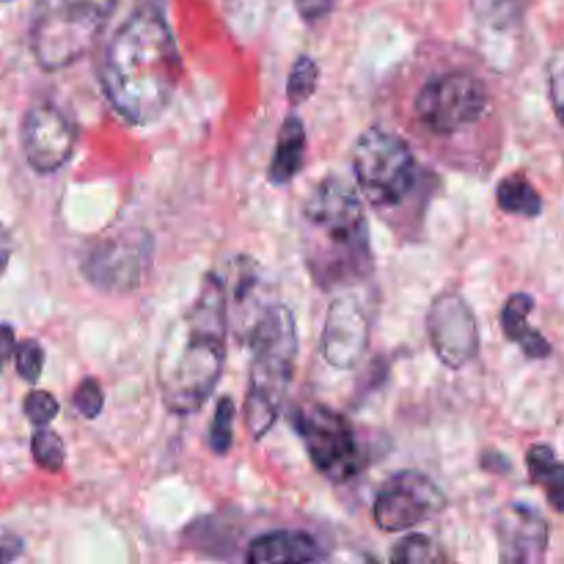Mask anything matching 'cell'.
<instances>
[{
	"label": "cell",
	"instance_id": "obj_6",
	"mask_svg": "<svg viewBox=\"0 0 564 564\" xmlns=\"http://www.w3.org/2000/svg\"><path fill=\"white\" fill-rule=\"evenodd\" d=\"M416 169L411 147L383 127H369L352 147V174L375 207L405 202L416 187Z\"/></svg>",
	"mask_w": 564,
	"mask_h": 564
},
{
	"label": "cell",
	"instance_id": "obj_10",
	"mask_svg": "<svg viewBox=\"0 0 564 564\" xmlns=\"http://www.w3.org/2000/svg\"><path fill=\"white\" fill-rule=\"evenodd\" d=\"M77 127L66 110L53 102H36L22 119V152L39 174H53L72 158Z\"/></svg>",
	"mask_w": 564,
	"mask_h": 564
},
{
	"label": "cell",
	"instance_id": "obj_12",
	"mask_svg": "<svg viewBox=\"0 0 564 564\" xmlns=\"http://www.w3.org/2000/svg\"><path fill=\"white\" fill-rule=\"evenodd\" d=\"M149 262V240L143 235H119L102 240L83 262L88 279L108 292H130L141 284Z\"/></svg>",
	"mask_w": 564,
	"mask_h": 564
},
{
	"label": "cell",
	"instance_id": "obj_5",
	"mask_svg": "<svg viewBox=\"0 0 564 564\" xmlns=\"http://www.w3.org/2000/svg\"><path fill=\"white\" fill-rule=\"evenodd\" d=\"M119 0H36L31 50L42 69L55 72L80 61L108 25Z\"/></svg>",
	"mask_w": 564,
	"mask_h": 564
},
{
	"label": "cell",
	"instance_id": "obj_14",
	"mask_svg": "<svg viewBox=\"0 0 564 564\" xmlns=\"http://www.w3.org/2000/svg\"><path fill=\"white\" fill-rule=\"evenodd\" d=\"M499 545L501 562L527 564L543 562L545 549H549V523L534 512L532 507L510 505L499 516Z\"/></svg>",
	"mask_w": 564,
	"mask_h": 564
},
{
	"label": "cell",
	"instance_id": "obj_28",
	"mask_svg": "<svg viewBox=\"0 0 564 564\" xmlns=\"http://www.w3.org/2000/svg\"><path fill=\"white\" fill-rule=\"evenodd\" d=\"M72 402H75V408H77V413H80V416L94 419V416H99V411H102L105 394H102V389H99L97 380L88 378V380H83L80 386H77Z\"/></svg>",
	"mask_w": 564,
	"mask_h": 564
},
{
	"label": "cell",
	"instance_id": "obj_24",
	"mask_svg": "<svg viewBox=\"0 0 564 564\" xmlns=\"http://www.w3.org/2000/svg\"><path fill=\"white\" fill-rule=\"evenodd\" d=\"M391 560L400 564H424L441 560V554L435 551L433 540L424 538V534H413V538H405L394 551H391Z\"/></svg>",
	"mask_w": 564,
	"mask_h": 564
},
{
	"label": "cell",
	"instance_id": "obj_26",
	"mask_svg": "<svg viewBox=\"0 0 564 564\" xmlns=\"http://www.w3.org/2000/svg\"><path fill=\"white\" fill-rule=\"evenodd\" d=\"M22 408H25V416L31 419L36 427H47V424L58 416V400H55L53 394H47V391H31V394L25 397V402H22Z\"/></svg>",
	"mask_w": 564,
	"mask_h": 564
},
{
	"label": "cell",
	"instance_id": "obj_27",
	"mask_svg": "<svg viewBox=\"0 0 564 564\" xmlns=\"http://www.w3.org/2000/svg\"><path fill=\"white\" fill-rule=\"evenodd\" d=\"M549 94L556 119H560L564 127V44L554 50V55H551L549 61Z\"/></svg>",
	"mask_w": 564,
	"mask_h": 564
},
{
	"label": "cell",
	"instance_id": "obj_16",
	"mask_svg": "<svg viewBox=\"0 0 564 564\" xmlns=\"http://www.w3.org/2000/svg\"><path fill=\"white\" fill-rule=\"evenodd\" d=\"M323 549L306 532H270L253 540L246 551V560L253 564L268 562H317Z\"/></svg>",
	"mask_w": 564,
	"mask_h": 564
},
{
	"label": "cell",
	"instance_id": "obj_11",
	"mask_svg": "<svg viewBox=\"0 0 564 564\" xmlns=\"http://www.w3.org/2000/svg\"><path fill=\"white\" fill-rule=\"evenodd\" d=\"M427 334L433 341V350L449 369H460L471 364L479 352V330L477 317L471 306L455 292L435 297L430 306Z\"/></svg>",
	"mask_w": 564,
	"mask_h": 564
},
{
	"label": "cell",
	"instance_id": "obj_8",
	"mask_svg": "<svg viewBox=\"0 0 564 564\" xmlns=\"http://www.w3.org/2000/svg\"><path fill=\"white\" fill-rule=\"evenodd\" d=\"M295 427L306 444L314 468L330 482H347L364 466L352 424L341 413L325 405H303L295 416Z\"/></svg>",
	"mask_w": 564,
	"mask_h": 564
},
{
	"label": "cell",
	"instance_id": "obj_29",
	"mask_svg": "<svg viewBox=\"0 0 564 564\" xmlns=\"http://www.w3.org/2000/svg\"><path fill=\"white\" fill-rule=\"evenodd\" d=\"M297 3V11H301L303 20L314 22L319 20V17H325L330 11V6H334V0H295Z\"/></svg>",
	"mask_w": 564,
	"mask_h": 564
},
{
	"label": "cell",
	"instance_id": "obj_15",
	"mask_svg": "<svg viewBox=\"0 0 564 564\" xmlns=\"http://www.w3.org/2000/svg\"><path fill=\"white\" fill-rule=\"evenodd\" d=\"M226 301H229V325H235V336L251 341L257 325L273 306L264 303V275L257 262L248 257L237 259L231 284H226Z\"/></svg>",
	"mask_w": 564,
	"mask_h": 564
},
{
	"label": "cell",
	"instance_id": "obj_31",
	"mask_svg": "<svg viewBox=\"0 0 564 564\" xmlns=\"http://www.w3.org/2000/svg\"><path fill=\"white\" fill-rule=\"evenodd\" d=\"M11 352H14V330H11L9 325L0 323V369L6 367V361L11 358Z\"/></svg>",
	"mask_w": 564,
	"mask_h": 564
},
{
	"label": "cell",
	"instance_id": "obj_19",
	"mask_svg": "<svg viewBox=\"0 0 564 564\" xmlns=\"http://www.w3.org/2000/svg\"><path fill=\"white\" fill-rule=\"evenodd\" d=\"M529 474H532V482L538 488H543V494L549 496L551 505L556 510L564 512V463L554 455V449L549 446H532L527 455Z\"/></svg>",
	"mask_w": 564,
	"mask_h": 564
},
{
	"label": "cell",
	"instance_id": "obj_21",
	"mask_svg": "<svg viewBox=\"0 0 564 564\" xmlns=\"http://www.w3.org/2000/svg\"><path fill=\"white\" fill-rule=\"evenodd\" d=\"M31 449H33V460H36V466L44 468V471L55 474L64 468V460H66L64 441H61L53 430L39 427L36 433H33Z\"/></svg>",
	"mask_w": 564,
	"mask_h": 564
},
{
	"label": "cell",
	"instance_id": "obj_9",
	"mask_svg": "<svg viewBox=\"0 0 564 564\" xmlns=\"http://www.w3.org/2000/svg\"><path fill=\"white\" fill-rule=\"evenodd\" d=\"M444 510V494L424 474L400 471L378 490L375 523L383 532H405Z\"/></svg>",
	"mask_w": 564,
	"mask_h": 564
},
{
	"label": "cell",
	"instance_id": "obj_22",
	"mask_svg": "<svg viewBox=\"0 0 564 564\" xmlns=\"http://www.w3.org/2000/svg\"><path fill=\"white\" fill-rule=\"evenodd\" d=\"M317 80H319V69L317 64H314V58L301 55V58L295 61V66H292L290 83H286V97H290V102L295 105L306 102V99L317 91Z\"/></svg>",
	"mask_w": 564,
	"mask_h": 564
},
{
	"label": "cell",
	"instance_id": "obj_7",
	"mask_svg": "<svg viewBox=\"0 0 564 564\" xmlns=\"http://www.w3.org/2000/svg\"><path fill=\"white\" fill-rule=\"evenodd\" d=\"M488 86L474 72H446L422 86L413 113L435 135H455L488 110Z\"/></svg>",
	"mask_w": 564,
	"mask_h": 564
},
{
	"label": "cell",
	"instance_id": "obj_23",
	"mask_svg": "<svg viewBox=\"0 0 564 564\" xmlns=\"http://www.w3.org/2000/svg\"><path fill=\"white\" fill-rule=\"evenodd\" d=\"M231 424H235V400L224 397L215 408L213 427H209V449L215 455H226L231 449Z\"/></svg>",
	"mask_w": 564,
	"mask_h": 564
},
{
	"label": "cell",
	"instance_id": "obj_4",
	"mask_svg": "<svg viewBox=\"0 0 564 564\" xmlns=\"http://www.w3.org/2000/svg\"><path fill=\"white\" fill-rule=\"evenodd\" d=\"M251 380L246 397V424L253 438H264L279 419L286 389L295 375L297 328L286 306L273 303L251 336Z\"/></svg>",
	"mask_w": 564,
	"mask_h": 564
},
{
	"label": "cell",
	"instance_id": "obj_32",
	"mask_svg": "<svg viewBox=\"0 0 564 564\" xmlns=\"http://www.w3.org/2000/svg\"><path fill=\"white\" fill-rule=\"evenodd\" d=\"M9 259H11V240L9 235H6L3 224H0V275H3V270L9 268Z\"/></svg>",
	"mask_w": 564,
	"mask_h": 564
},
{
	"label": "cell",
	"instance_id": "obj_25",
	"mask_svg": "<svg viewBox=\"0 0 564 564\" xmlns=\"http://www.w3.org/2000/svg\"><path fill=\"white\" fill-rule=\"evenodd\" d=\"M14 356H17V372H20V378L31 386L36 383V380L42 378V367H44L42 345L33 339L20 341L14 350Z\"/></svg>",
	"mask_w": 564,
	"mask_h": 564
},
{
	"label": "cell",
	"instance_id": "obj_3",
	"mask_svg": "<svg viewBox=\"0 0 564 564\" xmlns=\"http://www.w3.org/2000/svg\"><path fill=\"white\" fill-rule=\"evenodd\" d=\"M303 251L308 273L323 290H341L372 273L364 204L339 176H325L303 204Z\"/></svg>",
	"mask_w": 564,
	"mask_h": 564
},
{
	"label": "cell",
	"instance_id": "obj_33",
	"mask_svg": "<svg viewBox=\"0 0 564 564\" xmlns=\"http://www.w3.org/2000/svg\"><path fill=\"white\" fill-rule=\"evenodd\" d=\"M512 3H516V0H485L482 14H505V11L512 9Z\"/></svg>",
	"mask_w": 564,
	"mask_h": 564
},
{
	"label": "cell",
	"instance_id": "obj_13",
	"mask_svg": "<svg viewBox=\"0 0 564 564\" xmlns=\"http://www.w3.org/2000/svg\"><path fill=\"white\" fill-rule=\"evenodd\" d=\"M369 345V314L356 295H339L325 314L319 352L334 369H352Z\"/></svg>",
	"mask_w": 564,
	"mask_h": 564
},
{
	"label": "cell",
	"instance_id": "obj_17",
	"mask_svg": "<svg viewBox=\"0 0 564 564\" xmlns=\"http://www.w3.org/2000/svg\"><path fill=\"white\" fill-rule=\"evenodd\" d=\"M532 308V295H523V292L512 295L510 301L505 303V308H501V328H505L507 339L521 345V350L527 352L529 358H545L551 352V345L543 339V334H538V330L527 323Z\"/></svg>",
	"mask_w": 564,
	"mask_h": 564
},
{
	"label": "cell",
	"instance_id": "obj_18",
	"mask_svg": "<svg viewBox=\"0 0 564 564\" xmlns=\"http://www.w3.org/2000/svg\"><path fill=\"white\" fill-rule=\"evenodd\" d=\"M303 158H306V127L297 116H290L281 124L279 147H275L273 163H270V182L284 185V182L295 180L303 169Z\"/></svg>",
	"mask_w": 564,
	"mask_h": 564
},
{
	"label": "cell",
	"instance_id": "obj_30",
	"mask_svg": "<svg viewBox=\"0 0 564 564\" xmlns=\"http://www.w3.org/2000/svg\"><path fill=\"white\" fill-rule=\"evenodd\" d=\"M22 554V543L11 534L0 532V562H11Z\"/></svg>",
	"mask_w": 564,
	"mask_h": 564
},
{
	"label": "cell",
	"instance_id": "obj_2",
	"mask_svg": "<svg viewBox=\"0 0 564 564\" xmlns=\"http://www.w3.org/2000/svg\"><path fill=\"white\" fill-rule=\"evenodd\" d=\"M226 279L209 273L196 301L171 325L158 358V383L171 413H193L209 400L226 364Z\"/></svg>",
	"mask_w": 564,
	"mask_h": 564
},
{
	"label": "cell",
	"instance_id": "obj_20",
	"mask_svg": "<svg viewBox=\"0 0 564 564\" xmlns=\"http://www.w3.org/2000/svg\"><path fill=\"white\" fill-rule=\"evenodd\" d=\"M496 198H499V207L510 215L538 218V215L543 213V198L534 191L532 182L521 174L507 176L499 185V191H496Z\"/></svg>",
	"mask_w": 564,
	"mask_h": 564
},
{
	"label": "cell",
	"instance_id": "obj_1",
	"mask_svg": "<svg viewBox=\"0 0 564 564\" xmlns=\"http://www.w3.org/2000/svg\"><path fill=\"white\" fill-rule=\"evenodd\" d=\"M182 77V58L169 22L158 11H138L105 47L102 88L130 124L163 116Z\"/></svg>",
	"mask_w": 564,
	"mask_h": 564
}]
</instances>
